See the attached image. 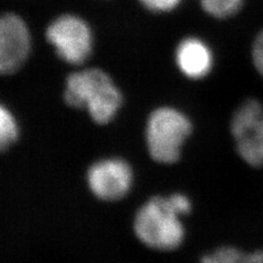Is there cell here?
I'll return each mask as SVG.
<instances>
[{"label": "cell", "instance_id": "6da1fadb", "mask_svg": "<svg viewBox=\"0 0 263 263\" xmlns=\"http://www.w3.org/2000/svg\"><path fill=\"white\" fill-rule=\"evenodd\" d=\"M65 101L78 109H86L99 124L109 123L122 105V93L112 78L99 68L70 73L66 80Z\"/></svg>", "mask_w": 263, "mask_h": 263}, {"label": "cell", "instance_id": "7a4b0ae2", "mask_svg": "<svg viewBox=\"0 0 263 263\" xmlns=\"http://www.w3.org/2000/svg\"><path fill=\"white\" fill-rule=\"evenodd\" d=\"M169 197H154L138 211L135 233L146 246L157 250H174L184 239V227Z\"/></svg>", "mask_w": 263, "mask_h": 263}, {"label": "cell", "instance_id": "3957f363", "mask_svg": "<svg viewBox=\"0 0 263 263\" xmlns=\"http://www.w3.org/2000/svg\"><path fill=\"white\" fill-rule=\"evenodd\" d=\"M192 132L190 120L174 108H159L148 120L146 138L152 157L160 163H174Z\"/></svg>", "mask_w": 263, "mask_h": 263}, {"label": "cell", "instance_id": "277c9868", "mask_svg": "<svg viewBox=\"0 0 263 263\" xmlns=\"http://www.w3.org/2000/svg\"><path fill=\"white\" fill-rule=\"evenodd\" d=\"M45 37L56 55L69 65H82L92 55L95 47L92 28L78 14L57 15L48 23Z\"/></svg>", "mask_w": 263, "mask_h": 263}, {"label": "cell", "instance_id": "5b68a950", "mask_svg": "<svg viewBox=\"0 0 263 263\" xmlns=\"http://www.w3.org/2000/svg\"><path fill=\"white\" fill-rule=\"evenodd\" d=\"M32 49L27 21L15 12L0 14V75H11L26 64Z\"/></svg>", "mask_w": 263, "mask_h": 263}, {"label": "cell", "instance_id": "8992f818", "mask_svg": "<svg viewBox=\"0 0 263 263\" xmlns=\"http://www.w3.org/2000/svg\"><path fill=\"white\" fill-rule=\"evenodd\" d=\"M133 182L128 164L121 159L101 160L89 169L88 183L99 199L115 201L124 196Z\"/></svg>", "mask_w": 263, "mask_h": 263}, {"label": "cell", "instance_id": "52a82bcc", "mask_svg": "<svg viewBox=\"0 0 263 263\" xmlns=\"http://www.w3.org/2000/svg\"><path fill=\"white\" fill-rule=\"evenodd\" d=\"M177 67L189 79H203L212 71L214 55L210 45L200 37L186 36L175 52Z\"/></svg>", "mask_w": 263, "mask_h": 263}, {"label": "cell", "instance_id": "ba28073f", "mask_svg": "<svg viewBox=\"0 0 263 263\" xmlns=\"http://www.w3.org/2000/svg\"><path fill=\"white\" fill-rule=\"evenodd\" d=\"M235 141L245 162L252 167L263 166V118Z\"/></svg>", "mask_w": 263, "mask_h": 263}, {"label": "cell", "instance_id": "9c48e42d", "mask_svg": "<svg viewBox=\"0 0 263 263\" xmlns=\"http://www.w3.org/2000/svg\"><path fill=\"white\" fill-rule=\"evenodd\" d=\"M263 118V106L256 99L246 100L234 113L230 132L235 139L240 137Z\"/></svg>", "mask_w": 263, "mask_h": 263}, {"label": "cell", "instance_id": "30bf717a", "mask_svg": "<svg viewBox=\"0 0 263 263\" xmlns=\"http://www.w3.org/2000/svg\"><path fill=\"white\" fill-rule=\"evenodd\" d=\"M19 128L12 113L0 104V152L9 148L18 138Z\"/></svg>", "mask_w": 263, "mask_h": 263}, {"label": "cell", "instance_id": "8fae6325", "mask_svg": "<svg viewBox=\"0 0 263 263\" xmlns=\"http://www.w3.org/2000/svg\"><path fill=\"white\" fill-rule=\"evenodd\" d=\"M243 0H201L203 10L216 19H225L236 14Z\"/></svg>", "mask_w": 263, "mask_h": 263}, {"label": "cell", "instance_id": "7c38bea8", "mask_svg": "<svg viewBox=\"0 0 263 263\" xmlns=\"http://www.w3.org/2000/svg\"><path fill=\"white\" fill-rule=\"evenodd\" d=\"M246 253L235 247H221L205 256L202 263H243Z\"/></svg>", "mask_w": 263, "mask_h": 263}, {"label": "cell", "instance_id": "4fadbf2b", "mask_svg": "<svg viewBox=\"0 0 263 263\" xmlns=\"http://www.w3.org/2000/svg\"><path fill=\"white\" fill-rule=\"evenodd\" d=\"M147 11L153 13H168L176 10L182 0H137Z\"/></svg>", "mask_w": 263, "mask_h": 263}, {"label": "cell", "instance_id": "5bb4252c", "mask_svg": "<svg viewBox=\"0 0 263 263\" xmlns=\"http://www.w3.org/2000/svg\"><path fill=\"white\" fill-rule=\"evenodd\" d=\"M252 61L254 67L263 77V30L254 40L252 46Z\"/></svg>", "mask_w": 263, "mask_h": 263}, {"label": "cell", "instance_id": "9a60e30c", "mask_svg": "<svg viewBox=\"0 0 263 263\" xmlns=\"http://www.w3.org/2000/svg\"><path fill=\"white\" fill-rule=\"evenodd\" d=\"M169 200L171 204L174 205V208L178 211L179 214L181 215H185L191 210V202L187 197L183 194L176 193L169 196Z\"/></svg>", "mask_w": 263, "mask_h": 263}, {"label": "cell", "instance_id": "2e32d148", "mask_svg": "<svg viewBox=\"0 0 263 263\" xmlns=\"http://www.w3.org/2000/svg\"><path fill=\"white\" fill-rule=\"evenodd\" d=\"M243 263H263V250L246 253Z\"/></svg>", "mask_w": 263, "mask_h": 263}]
</instances>
